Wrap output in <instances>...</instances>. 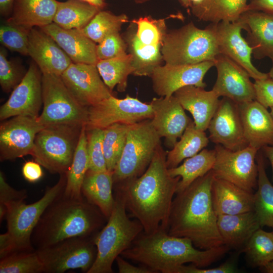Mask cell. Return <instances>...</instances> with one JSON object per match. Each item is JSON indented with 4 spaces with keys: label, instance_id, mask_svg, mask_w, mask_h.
Listing matches in <instances>:
<instances>
[{
    "label": "cell",
    "instance_id": "32",
    "mask_svg": "<svg viewBox=\"0 0 273 273\" xmlns=\"http://www.w3.org/2000/svg\"><path fill=\"white\" fill-rule=\"evenodd\" d=\"M215 157V149H204L196 155L186 159L181 165L168 169L171 176L180 177L176 193L183 191L197 179L212 170Z\"/></svg>",
    "mask_w": 273,
    "mask_h": 273
},
{
    "label": "cell",
    "instance_id": "59",
    "mask_svg": "<svg viewBox=\"0 0 273 273\" xmlns=\"http://www.w3.org/2000/svg\"><path fill=\"white\" fill-rule=\"evenodd\" d=\"M264 267L266 272L268 273H273V260L268 263Z\"/></svg>",
    "mask_w": 273,
    "mask_h": 273
},
{
    "label": "cell",
    "instance_id": "62",
    "mask_svg": "<svg viewBox=\"0 0 273 273\" xmlns=\"http://www.w3.org/2000/svg\"><path fill=\"white\" fill-rule=\"evenodd\" d=\"M150 0H135V2L138 4H143L149 2Z\"/></svg>",
    "mask_w": 273,
    "mask_h": 273
},
{
    "label": "cell",
    "instance_id": "36",
    "mask_svg": "<svg viewBox=\"0 0 273 273\" xmlns=\"http://www.w3.org/2000/svg\"><path fill=\"white\" fill-rule=\"evenodd\" d=\"M256 155L258 189L254 194V211L260 226L273 227V186L265 171L261 152Z\"/></svg>",
    "mask_w": 273,
    "mask_h": 273
},
{
    "label": "cell",
    "instance_id": "21",
    "mask_svg": "<svg viewBox=\"0 0 273 273\" xmlns=\"http://www.w3.org/2000/svg\"><path fill=\"white\" fill-rule=\"evenodd\" d=\"M150 104L153 126L161 138H165L167 145L173 147L192 120L173 95L154 98Z\"/></svg>",
    "mask_w": 273,
    "mask_h": 273
},
{
    "label": "cell",
    "instance_id": "8",
    "mask_svg": "<svg viewBox=\"0 0 273 273\" xmlns=\"http://www.w3.org/2000/svg\"><path fill=\"white\" fill-rule=\"evenodd\" d=\"M161 138L151 119L129 125L122 154L113 172L114 184L143 174L161 145Z\"/></svg>",
    "mask_w": 273,
    "mask_h": 273
},
{
    "label": "cell",
    "instance_id": "64",
    "mask_svg": "<svg viewBox=\"0 0 273 273\" xmlns=\"http://www.w3.org/2000/svg\"><path fill=\"white\" fill-rule=\"evenodd\" d=\"M273 232V231H272Z\"/></svg>",
    "mask_w": 273,
    "mask_h": 273
},
{
    "label": "cell",
    "instance_id": "16",
    "mask_svg": "<svg viewBox=\"0 0 273 273\" xmlns=\"http://www.w3.org/2000/svg\"><path fill=\"white\" fill-rule=\"evenodd\" d=\"M61 77L74 97L85 107L113 95L102 79L96 65L72 62Z\"/></svg>",
    "mask_w": 273,
    "mask_h": 273
},
{
    "label": "cell",
    "instance_id": "27",
    "mask_svg": "<svg viewBox=\"0 0 273 273\" xmlns=\"http://www.w3.org/2000/svg\"><path fill=\"white\" fill-rule=\"evenodd\" d=\"M211 194L217 216L254 211V194L229 181L214 177Z\"/></svg>",
    "mask_w": 273,
    "mask_h": 273
},
{
    "label": "cell",
    "instance_id": "26",
    "mask_svg": "<svg viewBox=\"0 0 273 273\" xmlns=\"http://www.w3.org/2000/svg\"><path fill=\"white\" fill-rule=\"evenodd\" d=\"M173 95L183 108L192 114L197 128L203 131L208 129L220 101L212 90L188 85L177 89Z\"/></svg>",
    "mask_w": 273,
    "mask_h": 273
},
{
    "label": "cell",
    "instance_id": "31",
    "mask_svg": "<svg viewBox=\"0 0 273 273\" xmlns=\"http://www.w3.org/2000/svg\"><path fill=\"white\" fill-rule=\"evenodd\" d=\"M248 0H204L200 5L191 8L199 20L218 23L234 22L246 11Z\"/></svg>",
    "mask_w": 273,
    "mask_h": 273
},
{
    "label": "cell",
    "instance_id": "54",
    "mask_svg": "<svg viewBox=\"0 0 273 273\" xmlns=\"http://www.w3.org/2000/svg\"><path fill=\"white\" fill-rule=\"evenodd\" d=\"M247 11H260L273 15V0H251Z\"/></svg>",
    "mask_w": 273,
    "mask_h": 273
},
{
    "label": "cell",
    "instance_id": "44",
    "mask_svg": "<svg viewBox=\"0 0 273 273\" xmlns=\"http://www.w3.org/2000/svg\"><path fill=\"white\" fill-rule=\"evenodd\" d=\"M30 29L10 24L0 28V41L6 48L23 55H28V34Z\"/></svg>",
    "mask_w": 273,
    "mask_h": 273
},
{
    "label": "cell",
    "instance_id": "58",
    "mask_svg": "<svg viewBox=\"0 0 273 273\" xmlns=\"http://www.w3.org/2000/svg\"><path fill=\"white\" fill-rule=\"evenodd\" d=\"M178 2L185 8H191V7L190 0H178Z\"/></svg>",
    "mask_w": 273,
    "mask_h": 273
},
{
    "label": "cell",
    "instance_id": "42",
    "mask_svg": "<svg viewBox=\"0 0 273 273\" xmlns=\"http://www.w3.org/2000/svg\"><path fill=\"white\" fill-rule=\"evenodd\" d=\"M43 265L36 251L14 252L0 259L1 273H42Z\"/></svg>",
    "mask_w": 273,
    "mask_h": 273
},
{
    "label": "cell",
    "instance_id": "6",
    "mask_svg": "<svg viewBox=\"0 0 273 273\" xmlns=\"http://www.w3.org/2000/svg\"><path fill=\"white\" fill-rule=\"evenodd\" d=\"M165 64H197L214 61L219 52L214 28L211 23L204 29L191 22L166 34L161 47Z\"/></svg>",
    "mask_w": 273,
    "mask_h": 273
},
{
    "label": "cell",
    "instance_id": "38",
    "mask_svg": "<svg viewBox=\"0 0 273 273\" xmlns=\"http://www.w3.org/2000/svg\"><path fill=\"white\" fill-rule=\"evenodd\" d=\"M88 170L86 126L81 129L79 140L75 151L71 165L66 173V185L64 194L74 198H80L82 184Z\"/></svg>",
    "mask_w": 273,
    "mask_h": 273
},
{
    "label": "cell",
    "instance_id": "63",
    "mask_svg": "<svg viewBox=\"0 0 273 273\" xmlns=\"http://www.w3.org/2000/svg\"><path fill=\"white\" fill-rule=\"evenodd\" d=\"M270 114L271 115L272 118H273V107L270 108Z\"/></svg>",
    "mask_w": 273,
    "mask_h": 273
},
{
    "label": "cell",
    "instance_id": "55",
    "mask_svg": "<svg viewBox=\"0 0 273 273\" xmlns=\"http://www.w3.org/2000/svg\"><path fill=\"white\" fill-rule=\"evenodd\" d=\"M14 0H0L1 15L7 16L11 13Z\"/></svg>",
    "mask_w": 273,
    "mask_h": 273
},
{
    "label": "cell",
    "instance_id": "33",
    "mask_svg": "<svg viewBox=\"0 0 273 273\" xmlns=\"http://www.w3.org/2000/svg\"><path fill=\"white\" fill-rule=\"evenodd\" d=\"M101 10L82 0L59 2L53 22L64 29L81 30Z\"/></svg>",
    "mask_w": 273,
    "mask_h": 273
},
{
    "label": "cell",
    "instance_id": "22",
    "mask_svg": "<svg viewBox=\"0 0 273 273\" xmlns=\"http://www.w3.org/2000/svg\"><path fill=\"white\" fill-rule=\"evenodd\" d=\"M28 55L42 74L61 76L72 63L56 41L40 28H31L28 34Z\"/></svg>",
    "mask_w": 273,
    "mask_h": 273
},
{
    "label": "cell",
    "instance_id": "18",
    "mask_svg": "<svg viewBox=\"0 0 273 273\" xmlns=\"http://www.w3.org/2000/svg\"><path fill=\"white\" fill-rule=\"evenodd\" d=\"M208 130L209 140L216 145L234 151L248 146L238 105L227 98L219 101Z\"/></svg>",
    "mask_w": 273,
    "mask_h": 273
},
{
    "label": "cell",
    "instance_id": "7",
    "mask_svg": "<svg viewBox=\"0 0 273 273\" xmlns=\"http://www.w3.org/2000/svg\"><path fill=\"white\" fill-rule=\"evenodd\" d=\"M83 126L61 124L44 126L36 135L31 156L50 172L66 173L71 165Z\"/></svg>",
    "mask_w": 273,
    "mask_h": 273
},
{
    "label": "cell",
    "instance_id": "37",
    "mask_svg": "<svg viewBox=\"0 0 273 273\" xmlns=\"http://www.w3.org/2000/svg\"><path fill=\"white\" fill-rule=\"evenodd\" d=\"M96 66L108 87L112 90L117 86L120 92L125 90L128 77L134 71L132 56L129 53L109 59L99 60Z\"/></svg>",
    "mask_w": 273,
    "mask_h": 273
},
{
    "label": "cell",
    "instance_id": "41",
    "mask_svg": "<svg viewBox=\"0 0 273 273\" xmlns=\"http://www.w3.org/2000/svg\"><path fill=\"white\" fill-rule=\"evenodd\" d=\"M244 251L251 264L264 267L273 260V232L258 229L245 244Z\"/></svg>",
    "mask_w": 273,
    "mask_h": 273
},
{
    "label": "cell",
    "instance_id": "43",
    "mask_svg": "<svg viewBox=\"0 0 273 273\" xmlns=\"http://www.w3.org/2000/svg\"><path fill=\"white\" fill-rule=\"evenodd\" d=\"M136 26L135 35L143 43L162 45L167 33L165 18L156 19L150 16L141 17L132 20Z\"/></svg>",
    "mask_w": 273,
    "mask_h": 273
},
{
    "label": "cell",
    "instance_id": "61",
    "mask_svg": "<svg viewBox=\"0 0 273 273\" xmlns=\"http://www.w3.org/2000/svg\"><path fill=\"white\" fill-rule=\"evenodd\" d=\"M272 67L269 72L268 73V74L269 77L273 79V61H272Z\"/></svg>",
    "mask_w": 273,
    "mask_h": 273
},
{
    "label": "cell",
    "instance_id": "14",
    "mask_svg": "<svg viewBox=\"0 0 273 273\" xmlns=\"http://www.w3.org/2000/svg\"><path fill=\"white\" fill-rule=\"evenodd\" d=\"M44 126L37 118L16 116L0 125V160L14 161L32 155L36 134Z\"/></svg>",
    "mask_w": 273,
    "mask_h": 273
},
{
    "label": "cell",
    "instance_id": "52",
    "mask_svg": "<svg viewBox=\"0 0 273 273\" xmlns=\"http://www.w3.org/2000/svg\"><path fill=\"white\" fill-rule=\"evenodd\" d=\"M119 273H154L147 267L142 265L136 266L133 265L123 259V257L118 256L115 259Z\"/></svg>",
    "mask_w": 273,
    "mask_h": 273
},
{
    "label": "cell",
    "instance_id": "60",
    "mask_svg": "<svg viewBox=\"0 0 273 273\" xmlns=\"http://www.w3.org/2000/svg\"><path fill=\"white\" fill-rule=\"evenodd\" d=\"M204 1V0H190L191 7L198 6L201 5Z\"/></svg>",
    "mask_w": 273,
    "mask_h": 273
},
{
    "label": "cell",
    "instance_id": "46",
    "mask_svg": "<svg viewBox=\"0 0 273 273\" xmlns=\"http://www.w3.org/2000/svg\"><path fill=\"white\" fill-rule=\"evenodd\" d=\"M25 74L8 59L5 50L1 49L0 84L3 90L7 93L12 92L20 82Z\"/></svg>",
    "mask_w": 273,
    "mask_h": 273
},
{
    "label": "cell",
    "instance_id": "50",
    "mask_svg": "<svg viewBox=\"0 0 273 273\" xmlns=\"http://www.w3.org/2000/svg\"><path fill=\"white\" fill-rule=\"evenodd\" d=\"M235 271L236 268L233 263L225 262L219 266L211 268L199 267L193 264L190 265L184 264L178 267L176 273H232Z\"/></svg>",
    "mask_w": 273,
    "mask_h": 273
},
{
    "label": "cell",
    "instance_id": "51",
    "mask_svg": "<svg viewBox=\"0 0 273 273\" xmlns=\"http://www.w3.org/2000/svg\"><path fill=\"white\" fill-rule=\"evenodd\" d=\"M23 177L28 182L34 183L39 180L43 176L41 165L36 161H26L22 168Z\"/></svg>",
    "mask_w": 273,
    "mask_h": 273
},
{
    "label": "cell",
    "instance_id": "28",
    "mask_svg": "<svg viewBox=\"0 0 273 273\" xmlns=\"http://www.w3.org/2000/svg\"><path fill=\"white\" fill-rule=\"evenodd\" d=\"M59 2L57 0H14L8 24L31 29L53 23Z\"/></svg>",
    "mask_w": 273,
    "mask_h": 273
},
{
    "label": "cell",
    "instance_id": "13",
    "mask_svg": "<svg viewBox=\"0 0 273 273\" xmlns=\"http://www.w3.org/2000/svg\"><path fill=\"white\" fill-rule=\"evenodd\" d=\"M215 161L212 169L215 178L233 183L252 192L257 184L258 170L256 162L257 149L248 145L232 150L216 145Z\"/></svg>",
    "mask_w": 273,
    "mask_h": 273
},
{
    "label": "cell",
    "instance_id": "23",
    "mask_svg": "<svg viewBox=\"0 0 273 273\" xmlns=\"http://www.w3.org/2000/svg\"><path fill=\"white\" fill-rule=\"evenodd\" d=\"M248 145L258 150L273 146V118L256 100L238 104Z\"/></svg>",
    "mask_w": 273,
    "mask_h": 273
},
{
    "label": "cell",
    "instance_id": "29",
    "mask_svg": "<svg viewBox=\"0 0 273 273\" xmlns=\"http://www.w3.org/2000/svg\"><path fill=\"white\" fill-rule=\"evenodd\" d=\"M113 172L88 170L84 178L81 194L90 203L96 206L108 219L113 210L115 198L112 194Z\"/></svg>",
    "mask_w": 273,
    "mask_h": 273
},
{
    "label": "cell",
    "instance_id": "19",
    "mask_svg": "<svg viewBox=\"0 0 273 273\" xmlns=\"http://www.w3.org/2000/svg\"><path fill=\"white\" fill-rule=\"evenodd\" d=\"M214 63L217 78L212 90L218 97L227 98L237 104L255 100L254 83L244 68L221 54Z\"/></svg>",
    "mask_w": 273,
    "mask_h": 273
},
{
    "label": "cell",
    "instance_id": "4",
    "mask_svg": "<svg viewBox=\"0 0 273 273\" xmlns=\"http://www.w3.org/2000/svg\"><path fill=\"white\" fill-rule=\"evenodd\" d=\"M107 220L83 196L74 198L63 192L42 214L32 232L31 244L37 250L69 238L95 236Z\"/></svg>",
    "mask_w": 273,
    "mask_h": 273
},
{
    "label": "cell",
    "instance_id": "10",
    "mask_svg": "<svg viewBox=\"0 0 273 273\" xmlns=\"http://www.w3.org/2000/svg\"><path fill=\"white\" fill-rule=\"evenodd\" d=\"M42 97L43 109L37 120L43 126L61 124L86 125L88 108L76 100L61 76L42 74Z\"/></svg>",
    "mask_w": 273,
    "mask_h": 273
},
{
    "label": "cell",
    "instance_id": "40",
    "mask_svg": "<svg viewBox=\"0 0 273 273\" xmlns=\"http://www.w3.org/2000/svg\"><path fill=\"white\" fill-rule=\"evenodd\" d=\"M129 125L115 123L104 129L103 147L107 169L113 172L122 154Z\"/></svg>",
    "mask_w": 273,
    "mask_h": 273
},
{
    "label": "cell",
    "instance_id": "57",
    "mask_svg": "<svg viewBox=\"0 0 273 273\" xmlns=\"http://www.w3.org/2000/svg\"><path fill=\"white\" fill-rule=\"evenodd\" d=\"M86 2L89 3L100 9L103 10L106 7V3L105 0H82Z\"/></svg>",
    "mask_w": 273,
    "mask_h": 273
},
{
    "label": "cell",
    "instance_id": "25",
    "mask_svg": "<svg viewBox=\"0 0 273 273\" xmlns=\"http://www.w3.org/2000/svg\"><path fill=\"white\" fill-rule=\"evenodd\" d=\"M40 28L56 41L72 62L96 65L97 44L80 30L64 29L54 22Z\"/></svg>",
    "mask_w": 273,
    "mask_h": 273
},
{
    "label": "cell",
    "instance_id": "34",
    "mask_svg": "<svg viewBox=\"0 0 273 273\" xmlns=\"http://www.w3.org/2000/svg\"><path fill=\"white\" fill-rule=\"evenodd\" d=\"M126 42L132 56L134 68L132 74L150 76L153 70L161 65L163 61L162 45L143 43L137 38L135 32H132L131 30L127 33Z\"/></svg>",
    "mask_w": 273,
    "mask_h": 273
},
{
    "label": "cell",
    "instance_id": "12",
    "mask_svg": "<svg viewBox=\"0 0 273 273\" xmlns=\"http://www.w3.org/2000/svg\"><path fill=\"white\" fill-rule=\"evenodd\" d=\"M153 112L150 103H143L127 95L118 99L114 95L88 108L86 129H104L115 123L132 125L151 119Z\"/></svg>",
    "mask_w": 273,
    "mask_h": 273
},
{
    "label": "cell",
    "instance_id": "35",
    "mask_svg": "<svg viewBox=\"0 0 273 273\" xmlns=\"http://www.w3.org/2000/svg\"><path fill=\"white\" fill-rule=\"evenodd\" d=\"M179 139L167 152L168 169L177 166L184 160L198 154L207 146L210 141L205 131L197 128L193 120Z\"/></svg>",
    "mask_w": 273,
    "mask_h": 273
},
{
    "label": "cell",
    "instance_id": "56",
    "mask_svg": "<svg viewBox=\"0 0 273 273\" xmlns=\"http://www.w3.org/2000/svg\"><path fill=\"white\" fill-rule=\"evenodd\" d=\"M261 149L263 151L265 155L268 159L271 164L273 180V146H266Z\"/></svg>",
    "mask_w": 273,
    "mask_h": 273
},
{
    "label": "cell",
    "instance_id": "1",
    "mask_svg": "<svg viewBox=\"0 0 273 273\" xmlns=\"http://www.w3.org/2000/svg\"><path fill=\"white\" fill-rule=\"evenodd\" d=\"M166 155L161 145L143 174L116 185L126 209L140 222L146 233L167 232L173 196L180 177L169 173Z\"/></svg>",
    "mask_w": 273,
    "mask_h": 273
},
{
    "label": "cell",
    "instance_id": "17",
    "mask_svg": "<svg viewBox=\"0 0 273 273\" xmlns=\"http://www.w3.org/2000/svg\"><path fill=\"white\" fill-rule=\"evenodd\" d=\"M214 61L197 64L172 65L157 67L150 77L154 92L160 97H169L181 87L194 85L205 88L203 81L208 71L214 66Z\"/></svg>",
    "mask_w": 273,
    "mask_h": 273
},
{
    "label": "cell",
    "instance_id": "53",
    "mask_svg": "<svg viewBox=\"0 0 273 273\" xmlns=\"http://www.w3.org/2000/svg\"><path fill=\"white\" fill-rule=\"evenodd\" d=\"M16 251L15 243L10 235L7 232L0 235V259Z\"/></svg>",
    "mask_w": 273,
    "mask_h": 273
},
{
    "label": "cell",
    "instance_id": "39",
    "mask_svg": "<svg viewBox=\"0 0 273 273\" xmlns=\"http://www.w3.org/2000/svg\"><path fill=\"white\" fill-rule=\"evenodd\" d=\"M128 22V18L124 14L116 15L101 10L80 30L95 42L99 43L107 35L119 32L122 26Z\"/></svg>",
    "mask_w": 273,
    "mask_h": 273
},
{
    "label": "cell",
    "instance_id": "47",
    "mask_svg": "<svg viewBox=\"0 0 273 273\" xmlns=\"http://www.w3.org/2000/svg\"><path fill=\"white\" fill-rule=\"evenodd\" d=\"M127 43L119 32L106 36L97 45L96 52L99 60L109 59L126 54Z\"/></svg>",
    "mask_w": 273,
    "mask_h": 273
},
{
    "label": "cell",
    "instance_id": "30",
    "mask_svg": "<svg viewBox=\"0 0 273 273\" xmlns=\"http://www.w3.org/2000/svg\"><path fill=\"white\" fill-rule=\"evenodd\" d=\"M217 223L224 244L233 247L245 245L260 226L254 211L217 215Z\"/></svg>",
    "mask_w": 273,
    "mask_h": 273
},
{
    "label": "cell",
    "instance_id": "5",
    "mask_svg": "<svg viewBox=\"0 0 273 273\" xmlns=\"http://www.w3.org/2000/svg\"><path fill=\"white\" fill-rule=\"evenodd\" d=\"M116 190L115 204L104 226L96 235L97 253L95 261L87 273H112L116 257L128 249L144 229L140 222L131 220L121 193Z\"/></svg>",
    "mask_w": 273,
    "mask_h": 273
},
{
    "label": "cell",
    "instance_id": "2",
    "mask_svg": "<svg viewBox=\"0 0 273 273\" xmlns=\"http://www.w3.org/2000/svg\"><path fill=\"white\" fill-rule=\"evenodd\" d=\"M214 177L211 170L176 193L169 217V235L189 239L202 250L224 245L212 203L211 188Z\"/></svg>",
    "mask_w": 273,
    "mask_h": 273
},
{
    "label": "cell",
    "instance_id": "24",
    "mask_svg": "<svg viewBox=\"0 0 273 273\" xmlns=\"http://www.w3.org/2000/svg\"><path fill=\"white\" fill-rule=\"evenodd\" d=\"M238 20L247 31L246 40L252 48L253 57L256 59L268 57L273 61V15L247 11Z\"/></svg>",
    "mask_w": 273,
    "mask_h": 273
},
{
    "label": "cell",
    "instance_id": "49",
    "mask_svg": "<svg viewBox=\"0 0 273 273\" xmlns=\"http://www.w3.org/2000/svg\"><path fill=\"white\" fill-rule=\"evenodd\" d=\"M27 196L26 189L17 190L10 186L4 172L0 171V205L6 206L11 202L24 201Z\"/></svg>",
    "mask_w": 273,
    "mask_h": 273
},
{
    "label": "cell",
    "instance_id": "15",
    "mask_svg": "<svg viewBox=\"0 0 273 273\" xmlns=\"http://www.w3.org/2000/svg\"><path fill=\"white\" fill-rule=\"evenodd\" d=\"M42 105V73L31 63L20 82L0 107V120L22 115L37 118Z\"/></svg>",
    "mask_w": 273,
    "mask_h": 273
},
{
    "label": "cell",
    "instance_id": "3",
    "mask_svg": "<svg viewBox=\"0 0 273 273\" xmlns=\"http://www.w3.org/2000/svg\"><path fill=\"white\" fill-rule=\"evenodd\" d=\"M229 249L224 244L200 250L189 239L171 236L166 231L158 230L152 233H142L121 255L147 267L154 273H176L178 267L186 263L202 268L209 266Z\"/></svg>",
    "mask_w": 273,
    "mask_h": 273
},
{
    "label": "cell",
    "instance_id": "9",
    "mask_svg": "<svg viewBox=\"0 0 273 273\" xmlns=\"http://www.w3.org/2000/svg\"><path fill=\"white\" fill-rule=\"evenodd\" d=\"M66 179V173L60 174L57 183L47 187L43 196L32 204L21 201L6 206L7 232L13 240L16 251L35 250L31 241L33 230L49 205L64 192Z\"/></svg>",
    "mask_w": 273,
    "mask_h": 273
},
{
    "label": "cell",
    "instance_id": "20",
    "mask_svg": "<svg viewBox=\"0 0 273 273\" xmlns=\"http://www.w3.org/2000/svg\"><path fill=\"white\" fill-rule=\"evenodd\" d=\"M219 53L241 67L255 80L268 77V73L259 71L251 61L252 50L241 35L243 25L239 21L234 22H220L213 23Z\"/></svg>",
    "mask_w": 273,
    "mask_h": 273
},
{
    "label": "cell",
    "instance_id": "48",
    "mask_svg": "<svg viewBox=\"0 0 273 273\" xmlns=\"http://www.w3.org/2000/svg\"><path fill=\"white\" fill-rule=\"evenodd\" d=\"M255 100L266 109L273 107V79L267 77L255 80Z\"/></svg>",
    "mask_w": 273,
    "mask_h": 273
},
{
    "label": "cell",
    "instance_id": "11",
    "mask_svg": "<svg viewBox=\"0 0 273 273\" xmlns=\"http://www.w3.org/2000/svg\"><path fill=\"white\" fill-rule=\"evenodd\" d=\"M96 236L69 238L35 250L43 265L44 272L62 273L80 269L87 273L97 257Z\"/></svg>",
    "mask_w": 273,
    "mask_h": 273
},
{
    "label": "cell",
    "instance_id": "45",
    "mask_svg": "<svg viewBox=\"0 0 273 273\" xmlns=\"http://www.w3.org/2000/svg\"><path fill=\"white\" fill-rule=\"evenodd\" d=\"M88 169L93 171L107 170L104 154L103 140L104 129H86Z\"/></svg>",
    "mask_w": 273,
    "mask_h": 273
}]
</instances>
